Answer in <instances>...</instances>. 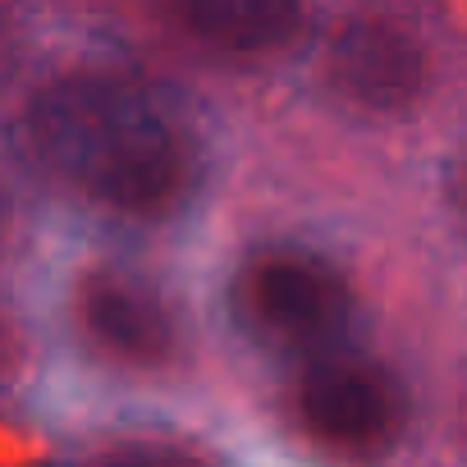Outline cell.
<instances>
[{"label": "cell", "instance_id": "obj_5", "mask_svg": "<svg viewBox=\"0 0 467 467\" xmlns=\"http://www.w3.org/2000/svg\"><path fill=\"white\" fill-rule=\"evenodd\" d=\"M330 97L367 119H399L421 106L431 88L426 47L389 15H348L330 28L321 51Z\"/></svg>", "mask_w": 467, "mask_h": 467}, {"label": "cell", "instance_id": "obj_6", "mask_svg": "<svg viewBox=\"0 0 467 467\" xmlns=\"http://www.w3.org/2000/svg\"><path fill=\"white\" fill-rule=\"evenodd\" d=\"M170 24L220 60H266L303 28V0H165Z\"/></svg>", "mask_w": 467, "mask_h": 467}, {"label": "cell", "instance_id": "obj_9", "mask_svg": "<svg viewBox=\"0 0 467 467\" xmlns=\"http://www.w3.org/2000/svg\"><path fill=\"white\" fill-rule=\"evenodd\" d=\"M462 435H467V403H462Z\"/></svg>", "mask_w": 467, "mask_h": 467}, {"label": "cell", "instance_id": "obj_2", "mask_svg": "<svg viewBox=\"0 0 467 467\" xmlns=\"http://www.w3.org/2000/svg\"><path fill=\"white\" fill-rule=\"evenodd\" d=\"M224 307L234 330L289 371L353 348L362 321V303L348 275L326 253L298 244L253 248L229 275Z\"/></svg>", "mask_w": 467, "mask_h": 467}, {"label": "cell", "instance_id": "obj_8", "mask_svg": "<svg viewBox=\"0 0 467 467\" xmlns=\"http://www.w3.org/2000/svg\"><path fill=\"white\" fill-rule=\"evenodd\" d=\"M444 206H449V215H453V224L467 234V151L449 165V174H444Z\"/></svg>", "mask_w": 467, "mask_h": 467}, {"label": "cell", "instance_id": "obj_3", "mask_svg": "<svg viewBox=\"0 0 467 467\" xmlns=\"http://www.w3.org/2000/svg\"><path fill=\"white\" fill-rule=\"evenodd\" d=\"M285 408L294 435L344 467H380L399 453L412 403L399 371L371 353L339 348L289 371Z\"/></svg>", "mask_w": 467, "mask_h": 467}, {"label": "cell", "instance_id": "obj_4", "mask_svg": "<svg viewBox=\"0 0 467 467\" xmlns=\"http://www.w3.org/2000/svg\"><path fill=\"white\" fill-rule=\"evenodd\" d=\"M74 330L115 371L129 376H165L183 362V326L170 298L124 271V266H97L74 285Z\"/></svg>", "mask_w": 467, "mask_h": 467}, {"label": "cell", "instance_id": "obj_7", "mask_svg": "<svg viewBox=\"0 0 467 467\" xmlns=\"http://www.w3.org/2000/svg\"><path fill=\"white\" fill-rule=\"evenodd\" d=\"M92 467H202V462H192L188 453H174V449L142 444V449H115V453H101Z\"/></svg>", "mask_w": 467, "mask_h": 467}, {"label": "cell", "instance_id": "obj_1", "mask_svg": "<svg viewBox=\"0 0 467 467\" xmlns=\"http://www.w3.org/2000/svg\"><path fill=\"white\" fill-rule=\"evenodd\" d=\"M24 133L51 179L119 220H174L202 183L197 138L147 83L119 69L51 78L28 101Z\"/></svg>", "mask_w": 467, "mask_h": 467}]
</instances>
